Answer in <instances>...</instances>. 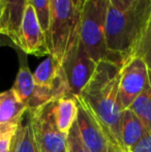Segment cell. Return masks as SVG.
<instances>
[{"instance_id":"cell-1","label":"cell","mask_w":151,"mask_h":152,"mask_svg":"<svg viewBox=\"0 0 151 152\" xmlns=\"http://www.w3.org/2000/svg\"><path fill=\"white\" fill-rule=\"evenodd\" d=\"M122 64L98 61L94 72L75 96L82 107L101 129L112 148L121 149V111L118 102V87Z\"/></svg>"},{"instance_id":"cell-2","label":"cell","mask_w":151,"mask_h":152,"mask_svg":"<svg viewBox=\"0 0 151 152\" xmlns=\"http://www.w3.org/2000/svg\"><path fill=\"white\" fill-rule=\"evenodd\" d=\"M151 16V0H139L126 10L109 4L105 25L107 49L121 63L131 54Z\"/></svg>"},{"instance_id":"cell-3","label":"cell","mask_w":151,"mask_h":152,"mask_svg":"<svg viewBox=\"0 0 151 152\" xmlns=\"http://www.w3.org/2000/svg\"><path fill=\"white\" fill-rule=\"evenodd\" d=\"M81 10L73 0H52L47 42L50 56L59 64L79 40Z\"/></svg>"},{"instance_id":"cell-4","label":"cell","mask_w":151,"mask_h":152,"mask_svg":"<svg viewBox=\"0 0 151 152\" xmlns=\"http://www.w3.org/2000/svg\"><path fill=\"white\" fill-rule=\"evenodd\" d=\"M108 0H88L81 10L79 38L89 56L95 62L101 60L122 64L108 51L105 38V25Z\"/></svg>"},{"instance_id":"cell-5","label":"cell","mask_w":151,"mask_h":152,"mask_svg":"<svg viewBox=\"0 0 151 152\" xmlns=\"http://www.w3.org/2000/svg\"><path fill=\"white\" fill-rule=\"evenodd\" d=\"M150 83L149 70L142 58L129 55L121 65L118 87V102L124 111L147 89Z\"/></svg>"},{"instance_id":"cell-6","label":"cell","mask_w":151,"mask_h":152,"mask_svg":"<svg viewBox=\"0 0 151 152\" xmlns=\"http://www.w3.org/2000/svg\"><path fill=\"white\" fill-rule=\"evenodd\" d=\"M29 113L38 151L61 152L65 150L66 136L57 129L52 115V100L35 110L29 111Z\"/></svg>"},{"instance_id":"cell-7","label":"cell","mask_w":151,"mask_h":152,"mask_svg":"<svg viewBox=\"0 0 151 152\" xmlns=\"http://www.w3.org/2000/svg\"><path fill=\"white\" fill-rule=\"evenodd\" d=\"M97 62L89 56L80 38L61 63L71 95L77 96L91 78Z\"/></svg>"},{"instance_id":"cell-8","label":"cell","mask_w":151,"mask_h":152,"mask_svg":"<svg viewBox=\"0 0 151 152\" xmlns=\"http://www.w3.org/2000/svg\"><path fill=\"white\" fill-rule=\"evenodd\" d=\"M19 49L26 55H50L47 38L32 5L28 3L19 31Z\"/></svg>"},{"instance_id":"cell-9","label":"cell","mask_w":151,"mask_h":152,"mask_svg":"<svg viewBox=\"0 0 151 152\" xmlns=\"http://www.w3.org/2000/svg\"><path fill=\"white\" fill-rule=\"evenodd\" d=\"M80 138L90 152H113L111 144L95 121L88 113L79 106L76 120Z\"/></svg>"},{"instance_id":"cell-10","label":"cell","mask_w":151,"mask_h":152,"mask_svg":"<svg viewBox=\"0 0 151 152\" xmlns=\"http://www.w3.org/2000/svg\"><path fill=\"white\" fill-rule=\"evenodd\" d=\"M0 32L19 49V31L28 0H0Z\"/></svg>"},{"instance_id":"cell-11","label":"cell","mask_w":151,"mask_h":152,"mask_svg":"<svg viewBox=\"0 0 151 152\" xmlns=\"http://www.w3.org/2000/svg\"><path fill=\"white\" fill-rule=\"evenodd\" d=\"M79 104L74 95H63L52 100V115L57 129L67 136L77 120Z\"/></svg>"},{"instance_id":"cell-12","label":"cell","mask_w":151,"mask_h":152,"mask_svg":"<svg viewBox=\"0 0 151 152\" xmlns=\"http://www.w3.org/2000/svg\"><path fill=\"white\" fill-rule=\"evenodd\" d=\"M27 107L20 102L12 88L0 93V130L18 126Z\"/></svg>"},{"instance_id":"cell-13","label":"cell","mask_w":151,"mask_h":152,"mask_svg":"<svg viewBox=\"0 0 151 152\" xmlns=\"http://www.w3.org/2000/svg\"><path fill=\"white\" fill-rule=\"evenodd\" d=\"M145 132L146 129L144 125L131 109L122 111L120 128L122 150L128 151L142 138Z\"/></svg>"},{"instance_id":"cell-14","label":"cell","mask_w":151,"mask_h":152,"mask_svg":"<svg viewBox=\"0 0 151 152\" xmlns=\"http://www.w3.org/2000/svg\"><path fill=\"white\" fill-rule=\"evenodd\" d=\"M9 152H39L35 142L29 111L25 113L19 123L12 138Z\"/></svg>"},{"instance_id":"cell-15","label":"cell","mask_w":151,"mask_h":152,"mask_svg":"<svg viewBox=\"0 0 151 152\" xmlns=\"http://www.w3.org/2000/svg\"><path fill=\"white\" fill-rule=\"evenodd\" d=\"M19 58H20V68H19L18 75H17L16 81L14 83V86L12 89L14 90L17 97L20 99L21 102L27 107L29 99L31 98L33 94V91L35 89V83L33 80V75L30 72L28 65H27L26 57L22 51H19Z\"/></svg>"},{"instance_id":"cell-16","label":"cell","mask_w":151,"mask_h":152,"mask_svg":"<svg viewBox=\"0 0 151 152\" xmlns=\"http://www.w3.org/2000/svg\"><path fill=\"white\" fill-rule=\"evenodd\" d=\"M150 83L145 91L138 96V98L131 104V109L136 116L140 119L145 129L151 134V74Z\"/></svg>"},{"instance_id":"cell-17","label":"cell","mask_w":151,"mask_h":152,"mask_svg":"<svg viewBox=\"0 0 151 152\" xmlns=\"http://www.w3.org/2000/svg\"><path fill=\"white\" fill-rule=\"evenodd\" d=\"M129 55L139 56L143 59L151 74V16Z\"/></svg>"},{"instance_id":"cell-18","label":"cell","mask_w":151,"mask_h":152,"mask_svg":"<svg viewBox=\"0 0 151 152\" xmlns=\"http://www.w3.org/2000/svg\"><path fill=\"white\" fill-rule=\"evenodd\" d=\"M29 4H31L34 10L38 22L44 31V35H48L49 26H50V14L52 0H29Z\"/></svg>"},{"instance_id":"cell-19","label":"cell","mask_w":151,"mask_h":152,"mask_svg":"<svg viewBox=\"0 0 151 152\" xmlns=\"http://www.w3.org/2000/svg\"><path fill=\"white\" fill-rule=\"evenodd\" d=\"M66 150L67 152H90L81 140L76 122L66 136Z\"/></svg>"},{"instance_id":"cell-20","label":"cell","mask_w":151,"mask_h":152,"mask_svg":"<svg viewBox=\"0 0 151 152\" xmlns=\"http://www.w3.org/2000/svg\"><path fill=\"white\" fill-rule=\"evenodd\" d=\"M18 126L0 130V152H9L12 141Z\"/></svg>"},{"instance_id":"cell-21","label":"cell","mask_w":151,"mask_h":152,"mask_svg":"<svg viewBox=\"0 0 151 152\" xmlns=\"http://www.w3.org/2000/svg\"><path fill=\"white\" fill-rule=\"evenodd\" d=\"M127 152H151V134L146 130L142 138Z\"/></svg>"},{"instance_id":"cell-22","label":"cell","mask_w":151,"mask_h":152,"mask_svg":"<svg viewBox=\"0 0 151 152\" xmlns=\"http://www.w3.org/2000/svg\"><path fill=\"white\" fill-rule=\"evenodd\" d=\"M109 4L118 10H126L127 8L135 5L139 0H108Z\"/></svg>"},{"instance_id":"cell-23","label":"cell","mask_w":151,"mask_h":152,"mask_svg":"<svg viewBox=\"0 0 151 152\" xmlns=\"http://www.w3.org/2000/svg\"><path fill=\"white\" fill-rule=\"evenodd\" d=\"M0 15H1V3H0ZM5 46L10 47V48L15 49V50H16L17 52L21 51V50H19V49L17 48L16 45H15L14 42H12V40H10L9 38L7 37V36L3 35V34H2L1 32H0V47H5Z\"/></svg>"},{"instance_id":"cell-24","label":"cell","mask_w":151,"mask_h":152,"mask_svg":"<svg viewBox=\"0 0 151 152\" xmlns=\"http://www.w3.org/2000/svg\"><path fill=\"white\" fill-rule=\"evenodd\" d=\"M73 1H74V3H75L76 5L80 8V10H82L83 6H84V4L86 3L88 0H73Z\"/></svg>"},{"instance_id":"cell-25","label":"cell","mask_w":151,"mask_h":152,"mask_svg":"<svg viewBox=\"0 0 151 152\" xmlns=\"http://www.w3.org/2000/svg\"><path fill=\"white\" fill-rule=\"evenodd\" d=\"M113 152H127V151H124V150H121V149H114Z\"/></svg>"},{"instance_id":"cell-26","label":"cell","mask_w":151,"mask_h":152,"mask_svg":"<svg viewBox=\"0 0 151 152\" xmlns=\"http://www.w3.org/2000/svg\"><path fill=\"white\" fill-rule=\"evenodd\" d=\"M61 152H67V150L65 149V150H63V151H61Z\"/></svg>"},{"instance_id":"cell-27","label":"cell","mask_w":151,"mask_h":152,"mask_svg":"<svg viewBox=\"0 0 151 152\" xmlns=\"http://www.w3.org/2000/svg\"><path fill=\"white\" fill-rule=\"evenodd\" d=\"M28 3H29V0H28Z\"/></svg>"}]
</instances>
